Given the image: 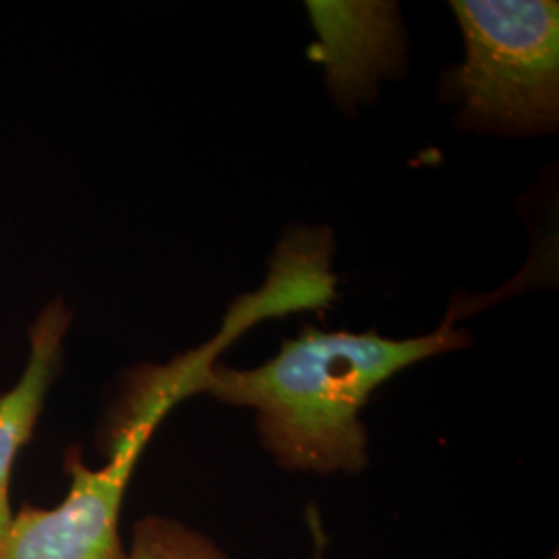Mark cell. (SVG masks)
Masks as SVG:
<instances>
[{
    "mask_svg": "<svg viewBox=\"0 0 559 559\" xmlns=\"http://www.w3.org/2000/svg\"><path fill=\"white\" fill-rule=\"evenodd\" d=\"M464 60L445 78L468 127L506 135L547 133L559 117L556 0H454Z\"/></svg>",
    "mask_w": 559,
    "mask_h": 559,
    "instance_id": "cell-3",
    "label": "cell"
},
{
    "mask_svg": "<svg viewBox=\"0 0 559 559\" xmlns=\"http://www.w3.org/2000/svg\"><path fill=\"white\" fill-rule=\"evenodd\" d=\"M127 559H228L221 547L179 520L147 516L133 526Z\"/></svg>",
    "mask_w": 559,
    "mask_h": 559,
    "instance_id": "cell-6",
    "label": "cell"
},
{
    "mask_svg": "<svg viewBox=\"0 0 559 559\" xmlns=\"http://www.w3.org/2000/svg\"><path fill=\"white\" fill-rule=\"evenodd\" d=\"M309 522H311V531H313V537H316V558L323 559V547H325V539H323V531H321L320 516H318V510H309Z\"/></svg>",
    "mask_w": 559,
    "mask_h": 559,
    "instance_id": "cell-7",
    "label": "cell"
},
{
    "mask_svg": "<svg viewBox=\"0 0 559 559\" xmlns=\"http://www.w3.org/2000/svg\"><path fill=\"white\" fill-rule=\"evenodd\" d=\"M235 342L228 330L168 365L140 371L110 427L108 459L90 468L67 459L71 487L59 506H23L0 543V559H127L120 540V510L141 454L166 415L201 394L205 373Z\"/></svg>",
    "mask_w": 559,
    "mask_h": 559,
    "instance_id": "cell-2",
    "label": "cell"
},
{
    "mask_svg": "<svg viewBox=\"0 0 559 559\" xmlns=\"http://www.w3.org/2000/svg\"><path fill=\"white\" fill-rule=\"evenodd\" d=\"M554 559H558V558H554Z\"/></svg>",
    "mask_w": 559,
    "mask_h": 559,
    "instance_id": "cell-8",
    "label": "cell"
},
{
    "mask_svg": "<svg viewBox=\"0 0 559 559\" xmlns=\"http://www.w3.org/2000/svg\"><path fill=\"white\" fill-rule=\"evenodd\" d=\"M318 44L313 57L342 108L369 100L378 81L399 73L404 34L394 2H307Z\"/></svg>",
    "mask_w": 559,
    "mask_h": 559,
    "instance_id": "cell-4",
    "label": "cell"
},
{
    "mask_svg": "<svg viewBox=\"0 0 559 559\" xmlns=\"http://www.w3.org/2000/svg\"><path fill=\"white\" fill-rule=\"evenodd\" d=\"M456 316L454 309L436 332L404 340L307 328L260 367L214 365L201 394L251 408L261 445L284 471L359 475L369 466L362 408L400 371L471 344Z\"/></svg>",
    "mask_w": 559,
    "mask_h": 559,
    "instance_id": "cell-1",
    "label": "cell"
},
{
    "mask_svg": "<svg viewBox=\"0 0 559 559\" xmlns=\"http://www.w3.org/2000/svg\"><path fill=\"white\" fill-rule=\"evenodd\" d=\"M71 316L60 305H48L29 330V360L21 380L0 396V543L7 537L15 512L9 500L13 466L29 441L50 383L59 371L62 338Z\"/></svg>",
    "mask_w": 559,
    "mask_h": 559,
    "instance_id": "cell-5",
    "label": "cell"
}]
</instances>
